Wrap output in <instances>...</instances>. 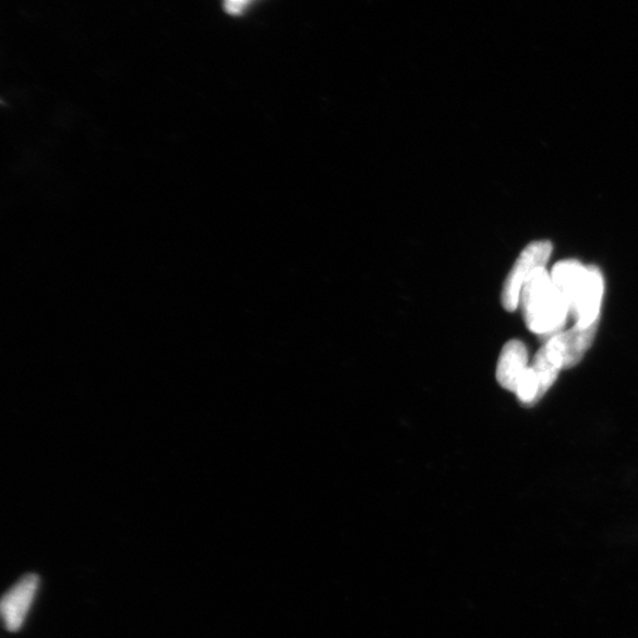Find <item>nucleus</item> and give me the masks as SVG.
Wrapping results in <instances>:
<instances>
[{"label": "nucleus", "instance_id": "3", "mask_svg": "<svg viewBox=\"0 0 638 638\" xmlns=\"http://www.w3.org/2000/svg\"><path fill=\"white\" fill-rule=\"evenodd\" d=\"M603 293L604 280L600 269L587 266L570 305V316L576 324L589 326L599 323Z\"/></svg>", "mask_w": 638, "mask_h": 638}, {"label": "nucleus", "instance_id": "2", "mask_svg": "<svg viewBox=\"0 0 638 638\" xmlns=\"http://www.w3.org/2000/svg\"><path fill=\"white\" fill-rule=\"evenodd\" d=\"M551 252L550 241H535L521 252L504 284L502 302L507 311H515L518 308L525 284L539 269L545 268Z\"/></svg>", "mask_w": 638, "mask_h": 638}, {"label": "nucleus", "instance_id": "4", "mask_svg": "<svg viewBox=\"0 0 638 638\" xmlns=\"http://www.w3.org/2000/svg\"><path fill=\"white\" fill-rule=\"evenodd\" d=\"M39 577L28 574L17 581L5 594L0 604L5 629L11 633L20 631L35 602Z\"/></svg>", "mask_w": 638, "mask_h": 638}, {"label": "nucleus", "instance_id": "7", "mask_svg": "<svg viewBox=\"0 0 638 638\" xmlns=\"http://www.w3.org/2000/svg\"><path fill=\"white\" fill-rule=\"evenodd\" d=\"M598 328L599 323L589 326L576 324L571 329L557 334L563 351L564 369H570L583 360Z\"/></svg>", "mask_w": 638, "mask_h": 638}, {"label": "nucleus", "instance_id": "6", "mask_svg": "<svg viewBox=\"0 0 638 638\" xmlns=\"http://www.w3.org/2000/svg\"><path fill=\"white\" fill-rule=\"evenodd\" d=\"M530 366L538 381L539 401H541L564 369L563 351L557 334L550 337L547 344L537 352Z\"/></svg>", "mask_w": 638, "mask_h": 638}, {"label": "nucleus", "instance_id": "1", "mask_svg": "<svg viewBox=\"0 0 638 638\" xmlns=\"http://www.w3.org/2000/svg\"><path fill=\"white\" fill-rule=\"evenodd\" d=\"M520 304L528 328L537 335L550 336L561 333L570 316L563 297L551 280L546 269H539L521 291Z\"/></svg>", "mask_w": 638, "mask_h": 638}, {"label": "nucleus", "instance_id": "8", "mask_svg": "<svg viewBox=\"0 0 638 638\" xmlns=\"http://www.w3.org/2000/svg\"><path fill=\"white\" fill-rule=\"evenodd\" d=\"M249 3L250 0H225V9L231 14H238L243 11Z\"/></svg>", "mask_w": 638, "mask_h": 638}, {"label": "nucleus", "instance_id": "5", "mask_svg": "<svg viewBox=\"0 0 638 638\" xmlns=\"http://www.w3.org/2000/svg\"><path fill=\"white\" fill-rule=\"evenodd\" d=\"M529 366L527 346L518 339L509 340L503 348L498 365H496V381L504 389L516 393Z\"/></svg>", "mask_w": 638, "mask_h": 638}]
</instances>
